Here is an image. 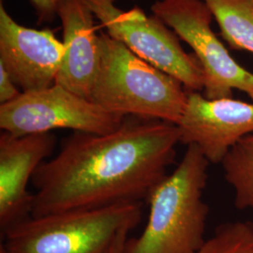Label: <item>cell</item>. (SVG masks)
Wrapping results in <instances>:
<instances>
[{
    "instance_id": "cell-1",
    "label": "cell",
    "mask_w": 253,
    "mask_h": 253,
    "mask_svg": "<svg viewBox=\"0 0 253 253\" xmlns=\"http://www.w3.org/2000/svg\"><path fill=\"white\" fill-rule=\"evenodd\" d=\"M178 144L177 125L157 119L126 117L106 134L75 131L34 172L31 217L146 201Z\"/></svg>"
},
{
    "instance_id": "cell-2",
    "label": "cell",
    "mask_w": 253,
    "mask_h": 253,
    "mask_svg": "<svg viewBox=\"0 0 253 253\" xmlns=\"http://www.w3.org/2000/svg\"><path fill=\"white\" fill-rule=\"evenodd\" d=\"M209 162L194 145L151 191L148 221L139 237L126 238L123 253H198L205 244L209 208L203 200Z\"/></svg>"
},
{
    "instance_id": "cell-3",
    "label": "cell",
    "mask_w": 253,
    "mask_h": 253,
    "mask_svg": "<svg viewBox=\"0 0 253 253\" xmlns=\"http://www.w3.org/2000/svg\"><path fill=\"white\" fill-rule=\"evenodd\" d=\"M99 44L100 63L91 101L122 117L179 122L188 99L180 82L107 33H100Z\"/></svg>"
},
{
    "instance_id": "cell-4",
    "label": "cell",
    "mask_w": 253,
    "mask_h": 253,
    "mask_svg": "<svg viewBox=\"0 0 253 253\" xmlns=\"http://www.w3.org/2000/svg\"><path fill=\"white\" fill-rule=\"evenodd\" d=\"M142 203L29 217L2 233L5 253H111L118 235L134 229Z\"/></svg>"
},
{
    "instance_id": "cell-5",
    "label": "cell",
    "mask_w": 253,
    "mask_h": 253,
    "mask_svg": "<svg viewBox=\"0 0 253 253\" xmlns=\"http://www.w3.org/2000/svg\"><path fill=\"white\" fill-rule=\"evenodd\" d=\"M151 10L193 50L204 73L206 98H232L237 89L253 101V73L237 63L216 36L213 14L203 0H158Z\"/></svg>"
},
{
    "instance_id": "cell-6",
    "label": "cell",
    "mask_w": 253,
    "mask_h": 253,
    "mask_svg": "<svg viewBox=\"0 0 253 253\" xmlns=\"http://www.w3.org/2000/svg\"><path fill=\"white\" fill-rule=\"evenodd\" d=\"M107 34L163 73L180 82L188 91L204 90V73L194 54L184 51L179 38L157 16L140 8L122 10L117 0H87Z\"/></svg>"
},
{
    "instance_id": "cell-7",
    "label": "cell",
    "mask_w": 253,
    "mask_h": 253,
    "mask_svg": "<svg viewBox=\"0 0 253 253\" xmlns=\"http://www.w3.org/2000/svg\"><path fill=\"white\" fill-rule=\"evenodd\" d=\"M125 118L56 84L23 92L16 100L0 105V127L14 136L49 133L59 128L106 134L121 126Z\"/></svg>"
},
{
    "instance_id": "cell-8",
    "label": "cell",
    "mask_w": 253,
    "mask_h": 253,
    "mask_svg": "<svg viewBox=\"0 0 253 253\" xmlns=\"http://www.w3.org/2000/svg\"><path fill=\"white\" fill-rule=\"evenodd\" d=\"M180 143L196 145L210 163H220L230 149L253 134V101L233 98L210 100L188 91L179 122Z\"/></svg>"
},
{
    "instance_id": "cell-9",
    "label": "cell",
    "mask_w": 253,
    "mask_h": 253,
    "mask_svg": "<svg viewBox=\"0 0 253 253\" xmlns=\"http://www.w3.org/2000/svg\"><path fill=\"white\" fill-rule=\"evenodd\" d=\"M63 56V42L52 30L19 25L0 2V65L22 92L53 85Z\"/></svg>"
},
{
    "instance_id": "cell-10",
    "label": "cell",
    "mask_w": 253,
    "mask_h": 253,
    "mask_svg": "<svg viewBox=\"0 0 253 253\" xmlns=\"http://www.w3.org/2000/svg\"><path fill=\"white\" fill-rule=\"evenodd\" d=\"M52 132L0 135V229L1 234L31 217L34 194L27 190L38 167L53 153Z\"/></svg>"
},
{
    "instance_id": "cell-11",
    "label": "cell",
    "mask_w": 253,
    "mask_h": 253,
    "mask_svg": "<svg viewBox=\"0 0 253 253\" xmlns=\"http://www.w3.org/2000/svg\"><path fill=\"white\" fill-rule=\"evenodd\" d=\"M57 16L63 28L64 56L54 84L90 100L100 63V35L87 0H66Z\"/></svg>"
},
{
    "instance_id": "cell-12",
    "label": "cell",
    "mask_w": 253,
    "mask_h": 253,
    "mask_svg": "<svg viewBox=\"0 0 253 253\" xmlns=\"http://www.w3.org/2000/svg\"><path fill=\"white\" fill-rule=\"evenodd\" d=\"M220 28L221 35L235 50L253 54V0H203Z\"/></svg>"
},
{
    "instance_id": "cell-13",
    "label": "cell",
    "mask_w": 253,
    "mask_h": 253,
    "mask_svg": "<svg viewBox=\"0 0 253 253\" xmlns=\"http://www.w3.org/2000/svg\"><path fill=\"white\" fill-rule=\"evenodd\" d=\"M220 163L235 191L236 208H253V134L234 145Z\"/></svg>"
},
{
    "instance_id": "cell-14",
    "label": "cell",
    "mask_w": 253,
    "mask_h": 253,
    "mask_svg": "<svg viewBox=\"0 0 253 253\" xmlns=\"http://www.w3.org/2000/svg\"><path fill=\"white\" fill-rule=\"evenodd\" d=\"M198 253H253V222L221 224Z\"/></svg>"
},
{
    "instance_id": "cell-15",
    "label": "cell",
    "mask_w": 253,
    "mask_h": 253,
    "mask_svg": "<svg viewBox=\"0 0 253 253\" xmlns=\"http://www.w3.org/2000/svg\"><path fill=\"white\" fill-rule=\"evenodd\" d=\"M22 93L9 73L0 65V105L16 100Z\"/></svg>"
},
{
    "instance_id": "cell-16",
    "label": "cell",
    "mask_w": 253,
    "mask_h": 253,
    "mask_svg": "<svg viewBox=\"0 0 253 253\" xmlns=\"http://www.w3.org/2000/svg\"><path fill=\"white\" fill-rule=\"evenodd\" d=\"M66 0H31L39 20V24L52 22L58 13V9Z\"/></svg>"
},
{
    "instance_id": "cell-17",
    "label": "cell",
    "mask_w": 253,
    "mask_h": 253,
    "mask_svg": "<svg viewBox=\"0 0 253 253\" xmlns=\"http://www.w3.org/2000/svg\"><path fill=\"white\" fill-rule=\"evenodd\" d=\"M128 232H129L128 230H124L118 235L111 253H123V248H124V244L126 242V235Z\"/></svg>"
}]
</instances>
